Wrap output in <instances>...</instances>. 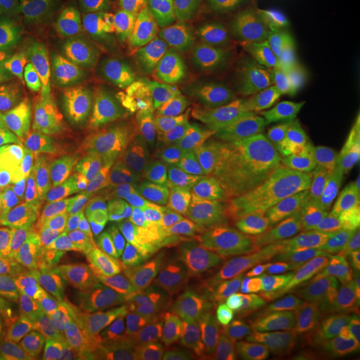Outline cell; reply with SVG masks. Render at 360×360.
<instances>
[{
	"label": "cell",
	"instance_id": "obj_12",
	"mask_svg": "<svg viewBox=\"0 0 360 360\" xmlns=\"http://www.w3.org/2000/svg\"><path fill=\"white\" fill-rule=\"evenodd\" d=\"M13 67H17V60H13V53L7 51V44H4V40H0V80L7 77V74H11Z\"/></svg>",
	"mask_w": 360,
	"mask_h": 360
},
{
	"label": "cell",
	"instance_id": "obj_8",
	"mask_svg": "<svg viewBox=\"0 0 360 360\" xmlns=\"http://www.w3.org/2000/svg\"><path fill=\"white\" fill-rule=\"evenodd\" d=\"M310 257L321 281L360 307V187L323 210L310 231Z\"/></svg>",
	"mask_w": 360,
	"mask_h": 360
},
{
	"label": "cell",
	"instance_id": "obj_11",
	"mask_svg": "<svg viewBox=\"0 0 360 360\" xmlns=\"http://www.w3.org/2000/svg\"><path fill=\"white\" fill-rule=\"evenodd\" d=\"M0 360H47L27 344L7 321H0Z\"/></svg>",
	"mask_w": 360,
	"mask_h": 360
},
{
	"label": "cell",
	"instance_id": "obj_5",
	"mask_svg": "<svg viewBox=\"0 0 360 360\" xmlns=\"http://www.w3.org/2000/svg\"><path fill=\"white\" fill-rule=\"evenodd\" d=\"M137 307L141 290L130 254H110L70 267L0 321L47 360H120Z\"/></svg>",
	"mask_w": 360,
	"mask_h": 360
},
{
	"label": "cell",
	"instance_id": "obj_7",
	"mask_svg": "<svg viewBox=\"0 0 360 360\" xmlns=\"http://www.w3.org/2000/svg\"><path fill=\"white\" fill-rule=\"evenodd\" d=\"M94 0H0V40L17 64L64 70L84 57Z\"/></svg>",
	"mask_w": 360,
	"mask_h": 360
},
{
	"label": "cell",
	"instance_id": "obj_10",
	"mask_svg": "<svg viewBox=\"0 0 360 360\" xmlns=\"http://www.w3.org/2000/svg\"><path fill=\"white\" fill-rule=\"evenodd\" d=\"M120 360H184L167 327L157 321L150 310L137 314L130 321L124 344H120Z\"/></svg>",
	"mask_w": 360,
	"mask_h": 360
},
{
	"label": "cell",
	"instance_id": "obj_4",
	"mask_svg": "<svg viewBox=\"0 0 360 360\" xmlns=\"http://www.w3.org/2000/svg\"><path fill=\"white\" fill-rule=\"evenodd\" d=\"M281 150L310 184L360 187V30L317 44L281 107Z\"/></svg>",
	"mask_w": 360,
	"mask_h": 360
},
{
	"label": "cell",
	"instance_id": "obj_9",
	"mask_svg": "<svg viewBox=\"0 0 360 360\" xmlns=\"http://www.w3.org/2000/svg\"><path fill=\"white\" fill-rule=\"evenodd\" d=\"M60 240L30 247H0V317L24 307L40 290H47L57 277H64Z\"/></svg>",
	"mask_w": 360,
	"mask_h": 360
},
{
	"label": "cell",
	"instance_id": "obj_3",
	"mask_svg": "<svg viewBox=\"0 0 360 360\" xmlns=\"http://www.w3.org/2000/svg\"><path fill=\"white\" fill-rule=\"evenodd\" d=\"M101 197V141L40 90L0 97V247L64 240Z\"/></svg>",
	"mask_w": 360,
	"mask_h": 360
},
{
	"label": "cell",
	"instance_id": "obj_6",
	"mask_svg": "<svg viewBox=\"0 0 360 360\" xmlns=\"http://www.w3.org/2000/svg\"><path fill=\"white\" fill-rule=\"evenodd\" d=\"M260 360H360V307L323 281L270 270L257 283Z\"/></svg>",
	"mask_w": 360,
	"mask_h": 360
},
{
	"label": "cell",
	"instance_id": "obj_1",
	"mask_svg": "<svg viewBox=\"0 0 360 360\" xmlns=\"http://www.w3.org/2000/svg\"><path fill=\"white\" fill-rule=\"evenodd\" d=\"M274 30L277 0H94L84 57L110 70L134 114L184 120L231 101Z\"/></svg>",
	"mask_w": 360,
	"mask_h": 360
},
{
	"label": "cell",
	"instance_id": "obj_2",
	"mask_svg": "<svg viewBox=\"0 0 360 360\" xmlns=\"http://www.w3.org/2000/svg\"><path fill=\"white\" fill-rule=\"evenodd\" d=\"M137 290L184 360H254L244 257L214 214L157 207L130 250Z\"/></svg>",
	"mask_w": 360,
	"mask_h": 360
}]
</instances>
